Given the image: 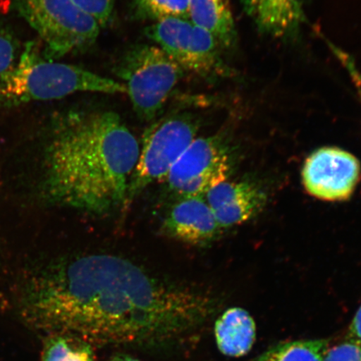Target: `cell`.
Segmentation results:
<instances>
[{"instance_id": "1", "label": "cell", "mask_w": 361, "mask_h": 361, "mask_svg": "<svg viewBox=\"0 0 361 361\" xmlns=\"http://www.w3.org/2000/svg\"><path fill=\"white\" fill-rule=\"evenodd\" d=\"M21 317L49 334L99 345H159L205 322L211 302L124 257L88 254L54 262L21 292Z\"/></svg>"}, {"instance_id": "2", "label": "cell", "mask_w": 361, "mask_h": 361, "mask_svg": "<svg viewBox=\"0 0 361 361\" xmlns=\"http://www.w3.org/2000/svg\"><path fill=\"white\" fill-rule=\"evenodd\" d=\"M139 153L137 138L117 113H63L45 151L44 192L59 205L88 214L109 213L126 205Z\"/></svg>"}, {"instance_id": "3", "label": "cell", "mask_w": 361, "mask_h": 361, "mask_svg": "<svg viewBox=\"0 0 361 361\" xmlns=\"http://www.w3.org/2000/svg\"><path fill=\"white\" fill-rule=\"evenodd\" d=\"M78 92L126 94V88L121 81L84 68L43 58L34 43L27 44L20 61L0 75L1 106L57 100Z\"/></svg>"}, {"instance_id": "4", "label": "cell", "mask_w": 361, "mask_h": 361, "mask_svg": "<svg viewBox=\"0 0 361 361\" xmlns=\"http://www.w3.org/2000/svg\"><path fill=\"white\" fill-rule=\"evenodd\" d=\"M115 69L135 114L147 121L159 116L185 72L164 49L149 44L128 49Z\"/></svg>"}, {"instance_id": "5", "label": "cell", "mask_w": 361, "mask_h": 361, "mask_svg": "<svg viewBox=\"0 0 361 361\" xmlns=\"http://www.w3.org/2000/svg\"><path fill=\"white\" fill-rule=\"evenodd\" d=\"M19 10L43 40L48 60L85 51L101 32L98 22L72 0H19Z\"/></svg>"}, {"instance_id": "6", "label": "cell", "mask_w": 361, "mask_h": 361, "mask_svg": "<svg viewBox=\"0 0 361 361\" xmlns=\"http://www.w3.org/2000/svg\"><path fill=\"white\" fill-rule=\"evenodd\" d=\"M197 132L198 121L189 112L173 113L150 126L140 148L126 205L150 185L168 177L176 162L197 137Z\"/></svg>"}, {"instance_id": "7", "label": "cell", "mask_w": 361, "mask_h": 361, "mask_svg": "<svg viewBox=\"0 0 361 361\" xmlns=\"http://www.w3.org/2000/svg\"><path fill=\"white\" fill-rule=\"evenodd\" d=\"M146 35L184 71L205 78L230 75L229 67L222 56L224 48L214 36L190 20L157 22L148 27Z\"/></svg>"}, {"instance_id": "8", "label": "cell", "mask_w": 361, "mask_h": 361, "mask_svg": "<svg viewBox=\"0 0 361 361\" xmlns=\"http://www.w3.org/2000/svg\"><path fill=\"white\" fill-rule=\"evenodd\" d=\"M228 147L220 135L196 137L166 177L171 191L180 197H203L227 180Z\"/></svg>"}, {"instance_id": "9", "label": "cell", "mask_w": 361, "mask_h": 361, "mask_svg": "<svg viewBox=\"0 0 361 361\" xmlns=\"http://www.w3.org/2000/svg\"><path fill=\"white\" fill-rule=\"evenodd\" d=\"M360 171L359 160L351 153L323 147L307 158L302 178L310 195L324 201H344L357 186Z\"/></svg>"}, {"instance_id": "10", "label": "cell", "mask_w": 361, "mask_h": 361, "mask_svg": "<svg viewBox=\"0 0 361 361\" xmlns=\"http://www.w3.org/2000/svg\"><path fill=\"white\" fill-rule=\"evenodd\" d=\"M221 228L247 222L259 214L267 202L265 192L248 182H224L206 194Z\"/></svg>"}, {"instance_id": "11", "label": "cell", "mask_w": 361, "mask_h": 361, "mask_svg": "<svg viewBox=\"0 0 361 361\" xmlns=\"http://www.w3.org/2000/svg\"><path fill=\"white\" fill-rule=\"evenodd\" d=\"M170 236L191 245H201L214 238L221 228L203 197H180L164 220Z\"/></svg>"}, {"instance_id": "12", "label": "cell", "mask_w": 361, "mask_h": 361, "mask_svg": "<svg viewBox=\"0 0 361 361\" xmlns=\"http://www.w3.org/2000/svg\"><path fill=\"white\" fill-rule=\"evenodd\" d=\"M247 16L260 33L293 40L305 22V0H240Z\"/></svg>"}, {"instance_id": "13", "label": "cell", "mask_w": 361, "mask_h": 361, "mask_svg": "<svg viewBox=\"0 0 361 361\" xmlns=\"http://www.w3.org/2000/svg\"><path fill=\"white\" fill-rule=\"evenodd\" d=\"M214 335L221 353L241 357L252 349L255 341L254 319L242 308H230L216 320Z\"/></svg>"}, {"instance_id": "14", "label": "cell", "mask_w": 361, "mask_h": 361, "mask_svg": "<svg viewBox=\"0 0 361 361\" xmlns=\"http://www.w3.org/2000/svg\"><path fill=\"white\" fill-rule=\"evenodd\" d=\"M189 20L214 36L224 49L233 47L237 42L228 0H189Z\"/></svg>"}, {"instance_id": "15", "label": "cell", "mask_w": 361, "mask_h": 361, "mask_svg": "<svg viewBox=\"0 0 361 361\" xmlns=\"http://www.w3.org/2000/svg\"><path fill=\"white\" fill-rule=\"evenodd\" d=\"M92 345L70 334H53L44 343L42 361H96Z\"/></svg>"}, {"instance_id": "16", "label": "cell", "mask_w": 361, "mask_h": 361, "mask_svg": "<svg viewBox=\"0 0 361 361\" xmlns=\"http://www.w3.org/2000/svg\"><path fill=\"white\" fill-rule=\"evenodd\" d=\"M328 350L326 340L286 342L272 347L252 361H324Z\"/></svg>"}, {"instance_id": "17", "label": "cell", "mask_w": 361, "mask_h": 361, "mask_svg": "<svg viewBox=\"0 0 361 361\" xmlns=\"http://www.w3.org/2000/svg\"><path fill=\"white\" fill-rule=\"evenodd\" d=\"M135 15L154 23L169 19L189 20V0H133Z\"/></svg>"}, {"instance_id": "18", "label": "cell", "mask_w": 361, "mask_h": 361, "mask_svg": "<svg viewBox=\"0 0 361 361\" xmlns=\"http://www.w3.org/2000/svg\"><path fill=\"white\" fill-rule=\"evenodd\" d=\"M81 10L98 22L102 28L111 20L115 0H72Z\"/></svg>"}, {"instance_id": "19", "label": "cell", "mask_w": 361, "mask_h": 361, "mask_svg": "<svg viewBox=\"0 0 361 361\" xmlns=\"http://www.w3.org/2000/svg\"><path fill=\"white\" fill-rule=\"evenodd\" d=\"M324 361H361V345L348 341L329 349Z\"/></svg>"}, {"instance_id": "20", "label": "cell", "mask_w": 361, "mask_h": 361, "mask_svg": "<svg viewBox=\"0 0 361 361\" xmlns=\"http://www.w3.org/2000/svg\"><path fill=\"white\" fill-rule=\"evenodd\" d=\"M16 56V47L12 36L0 28V75L11 69Z\"/></svg>"}, {"instance_id": "21", "label": "cell", "mask_w": 361, "mask_h": 361, "mask_svg": "<svg viewBox=\"0 0 361 361\" xmlns=\"http://www.w3.org/2000/svg\"><path fill=\"white\" fill-rule=\"evenodd\" d=\"M350 340L361 345V305L350 326Z\"/></svg>"}, {"instance_id": "22", "label": "cell", "mask_w": 361, "mask_h": 361, "mask_svg": "<svg viewBox=\"0 0 361 361\" xmlns=\"http://www.w3.org/2000/svg\"><path fill=\"white\" fill-rule=\"evenodd\" d=\"M109 361H142L137 358L133 357V356L126 355H117L112 357Z\"/></svg>"}]
</instances>
